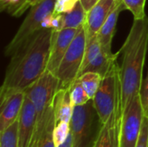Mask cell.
<instances>
[{
    "label": "cell",
    "mask_w": 148,
    "mask_h": 147,
    "mask_svg": "<svg viewBox=\"0 0 148 147\" xmlns=\"http://www.w3.org/2000/svg\"><path fill=\"white\" fill-rule=\"evenodd\" d=\"M80 29V28H79ZM79 29L66 28L60 31L53 30L51 48L47 70L56 75L59 65L72 43Z\"/></svg>",
    "instance_id": "9c48e42d"
},
{
    "label": "cell",
    "mask_w": 148,
    "mask_h": 147,
    "mask_svg": "<svg viewBox=\"0 0 148 147\" xmlns=\"http://www.w3.org/2000/svg\"><path fill=\"white\" fill-rule=\"evenodd\" d=\"M101 52V44L97 38V35L89 39H87L84 58H83L82 66L81 70L82 68H84L88 63H90Z\"/></svg>",
    "instance_id": "7402d4cb"
},
{
    "label": "cell",
    "mask_w": 148,
    "mask_h": 147,
    "mask_svg": "<svg viewBox=\"0 0 148 147\" xmlns=\"http://www.w3.org/2000/svg\"><path fill=\"white\" fill-rule=\"evenodd\" d=\"M50 29L55 31H60L64 29V14H56L53 12Z\"/></svg>",
    "instance_id": "f1b7e54d"
},
{
    "label": "cell",
    "mask_w": 148,
    "mask_h": 147,
    "mask_svg": "<svg viewBox=\"0 0 148 147\" xmlns=\"http://www.w3.org/2000/svg\"><path fill=\"white\" fill-rule=\"evenodd\" d=\"M54 108L47 113L42 122L36 126V133L39 135L38 147H56L54 140V129L56 126Z\"/></svg>",
    "instance_id": "e0dca14e"
},
{
    "label": "cell",
    "mask_w": 148,
    "mask_h": 147,
    "mask_svg": "<svg viewBox=\"0 0 148 147\" xmlns=\"http://www.w3.org/2000/svg\"><path fill=\"white\" fill-rule=\"evenodd\" d=\"M52 14H49L48 16H46L42 23V29H50V24H51V20H52Z\"/></svg>",
    "instance_id": "4dcf8cb0"
},
{
    "label": "cell",
    "mask_w": 148,
    "mask_h": 147,
    "mask_svg": "<svg viewBox=\"0 0 148 147\" xmlns=\"http://www.w3.org/2000/svg\"><path fill=\"white\" fill-rule=\"evenodd\" d=\"M24 4L25 0H0V10L18 17L26 11Z\"/></svg>",
    "instance_id": "603a6c76"
},
{
    "label": "cell",
    "mask_w": 148,
    "mask_h": 147,
    "mask_svg": "<svg viewBox=\"0 0 148 147\" xmlns=\"http://www.w3.org/2000/svg\"><path fill=\"white\" fill-rule=\"evenodd\" d=\"M78 78L81 83L82 84L85 91L87 92L88 97L90 98V100H93L97 90L100 88L102 77L97 73L87 72L82 75Z\"/></svg>",
    "instance_id": "d6986e66"
},
{
    "label": "cell",
    "mask_w": 148,
    "mask_h": 147,
    "mask_svg": "<svg viewBox=\"0 0 148 147\" xmlns=\"http://www.w3.org/2000/svg\"><path fill=\"white\" fill-rule=\"evenodd\" d=\"M69 94L74 107L84 105L90 101V98L85 91L79 78H77L69 88Z\"/></svg>",
    "instance_id": "44dd1931"
},
{
    "label": "cell",
    "mask_w": 148,
    "mask_h": 147,
    "mask_svg": "<svg viewBox=\"0 0 148 147\" xmlns=\"http://www.w3.org/2000/svg\"><path fill=\"white\" fill-rule=\"evenodd\" d=\"M52 34V29H40L10 56L0 88V101L16 92H25L45 73Z\"/></svg>",
    "instance_id": "6da1fadb"
},
{
    "label": "cell",
    "mask_w": 148,
    "mask_h": 147,
    "mask_svg": "<svg viewBox=\"0 0 148 147\" xmlns=\"http://www.w3.org/2000/svg\"><path fill=\"white\" fill-rule=\"evenodd\" d=\"M57 147H74V139H73V136H72L71 132L69 133L67 139L62 145H60Z\"/></svg>",
    "instance_id": "1f68e13d"
},
{
    "label": "cell",
    "mask_w": 148,
    "mask_h": 147,
    "mask_svg": "<svg viewBox=\"0 0 148 147\" xmlns=\"http://www.w3.org/2000/svg\"><path fill=\"white\" fill-rule=\"evenodd\" d=\"M18 120L0 132V147H18Z\"/></svg>",
    "instance_id": "ffe728a7"
},
{
    "label": "cell",
    "mask_w": 148,
    "mask_h": 147,
    "mask_svg": "<svg viewBox=\"0 0 148 147\" xmlns=\"http://www.w3.org/2000/svg\"><path fill=\"white\" fill-rule=\"evenodd\" d=\"M124 10H126V7L120 0L116 7L111 12V14L97 33V38L101 44V50L108 55H111L114 54L112 52V42L116 31V25L119 16L121 12Z\"/></svg>",
    "instance_id": "5bb4252c"
},
{
    "label": "cell",
    "mask_w": 148,
    "mask_h": 147,
    "mask_svg": "<svg viewBox=\"0 0 148 147\" xmlns=\"http://www.w3.org/2000/svg\"><path fill=\"white\" fill-rule=\"evenodd\" d=\"M87 17V11L83 8L81 1L77 3L75 8L64 14V29H79L84 25Z\"/></svg>",
    "instance_id": "ac0fdd59"
},
{
    "label": "cell",
    "mask_w": 148,
    "mask_h": 147,
    "mask_svg": "<svg viewBox=\"0 0 148 147\" xmlns=\"http://www.w3.org/2000/svg\"><path fill=\"white\" fill-rule=\"evenodd\" d=\"M125 5L126 10H128L134 16V19H142L146 15L145 7L147 0H121Z\"/></svg>",
    "instance_id": "cb8c5ba5"
},
{
    "label": "cell",
    "mask_w": 148,
    "mask_h": 147,
    "mask_svg": "<svg viewBox=\"0 0 148 147\" xmlns=\"http://www.w3.org/2000/svg\"><path fill=\"white\" fill-rule=\"evenodd\" d=\"M70 133V126L69 123L67 122H58L56 124L54 129V140L56 146H59L62 145L68 138Z\"/></svg>",
    "instance_id": "d4e9b609"
},
{
    "label": "cell",
    "mask_w": 148,
    "mask_h": 147,
    "mask_svg": "<svg viewBox=\"0 0 148 147\" xmlns=\"http://www.w3.org/2000/svg\"><path fill=\"white\" fill-rule=\"evenodd\" d=\"M74 105L71 101L69 89L57 90L54 99V111L56 122L69 123L74 112Z\"/></svg>",
    "instance_id": "9a60e30c"
},
{
    "label": "cell",
    "mask_w": 148,
    "mask_h": 147,
    "mask_svg": "<svg viewBox=\"0 0 148 147\" xmlns=\"http://www.w3.org/2000/svg\"><path fill=\"white\" fill-rule=\"evenodd\" d=\"M81 0H56L54 6V13L65 14L72 10L78 2Z\"/></svg>",
    "instance_id": "484cf974"
},
{
    "label": "cell",
    "mask_w": 148,
    "mask_h": 147,
    "mask_svg": "<svg viewBox=\"0 0 148 147\" xmlns=\"http://www.w3.org/2000/svg\"><path fill=\"white\" fill-rule=\"evenodd\" d=\"M56 0H42L29 8L17 31L4 49V55L11 56L30 36L42 29L43 18L54 12Z\"/></svg>",
    "instance_id": "5b68a950"
},
{
    "label": "cell",
    "mask_w": 148,
    "mask_h": 147,
    "mask_svg": "<svg viewBox=\"0 0 148 147\" xmlns=\"http://www.w3.org/2000/svg\"><path fill=\"white\" fill-rule=\"evenodd\" d=\"M140 96V100H141L145 115L148 117V73L146 79L143 81Z\"/></svg>",
    "instance_id": "4316f807"
},
{
    "label": "cell",
    "mask_w": 148,
    "mask_h": 147,
    "mask_svg": "<svg viewBox=\"0 0 148 147\" xmlns=\"http://www.w3.org/2000/svg\"><path fill=\"white\" fill-rule=\"evenodd\" d=\"M99 0H81V3L83 6V8L86 10V11L88 12Z\"/></svg>",
    "instance_id": "f546056e"
},
{
    "label": "cell",
    "mask_w": 148,
    "mask_h": 147,
    "mask_svg": "<svg viewBox=\"0 0 148 147\" xmlns=\"http://www.w3.org/2000/svg\"><path fill=\"white\" fill-rule=\"evenodd\" d=\"M119 1L120 0H99L87 12V17L84 23L87 39L97 35Z\"/></svg>",
    "instance_id": "8fae6325"
},
{
    "label": "cell",
    "mask_w": 148,
    "mask_h": 147,
    "mask_svg": "<svg viewBox=\"0 0 148 147\" xmlns=\"http://www.w3.org/2000/svg\"><path fill=\"white\" fill-rule=\"evenodd\" d=\"M122 119L121 105L108 120L102 124L93 147H120V128Z\"/></svg>",
    "instance_id": "7c38bea8"
},
{
    "label": "cell",
    "mask_w": 148,
    "mask_h": 147,
    "mask_svg": "<svg viewBox=\"0 0 148 147\" xmlns=\"http://www.w3.org/2000/svg\"><path fill=\"white\" fill-rule=\"evenodd\" d=\"M24 98L25 92H16L0 101V132L18 120Z\"/></svg>",
    "instance_id": "4fadbf2b"
},
{
    "label": "cell",
    "mask_w": 148,
    "mask_h": 147,
    "mask_svg": "<svg viewBox=\"0 0 148 147\" xmlns=\"http://www.w3.org/2000/svg\"><path fill=\"white\" fill-rule=\"evenodd\" d=\"M120 54H121V51L116 52L114 55H110L101 50V52L90 63H88L84 68H82L80 71L78 77H80L82 75L87 72L97 73L102 78L105 77L110 72L113 67L117 63L116 61Z\"/></svg>",
    "instance_id": "2e32d148"
},
{
    "label": "cell",
    "mask_w": 148,
    "mask_h": 147,
    "mask_svg": "<svg viewBox=\"0 0 148 147\" xmlns=\"http://www.w3.org/2000/svg\"><path fill=\"white\" fill-rule=\"evenodd\" d=\"M100 120L93 100L82 106L74 107L69 122L74 147H93L100 130L95 129V122Z\"/></svg>",
    "instance_id": "3957f363"
},
{
    "label": "cell",
    "mask_w": 148,
    "mask_h": 147,
    "mask_svg": "<svg viewBox=\"0 0 148 147\" xmlns=\"http://www.w3.org/2000/svg\"><path fill=\"white\" fill-rule=\"evenodd\" d=\"M41 1H42V0H25V4H24L25 10H27L29 8H31L32 6L36 5V3H40Z\"/></svg>",
    "instance_id": "d6a6232c"
},
{
    "label": "cell",
    "mask_w": 148,
    "mask_h": 147,
    "mask_svg": "<svg viewBox=\"0 0 148 147\" xmlns=\"http://www.w3.org/2000/svg\"><path fill=\"white\" fill-rule=\"evenodd\" d=\"M136 147H148V117L145 115L140 136Z\"/></svg>",
    "instance_id": "83f0119b"
},
{
    "label": "cell",
    "mask_w": 148,
    "mask_h": 147,
    "mask_svg": "<svg viewBox=\"0 0 148 147\" xmlns=\"http://www.w3.org/2000/svg\"><path fill=\"white\" fill-rule=\"evenodd\" d=\"M93 103L101 124L106 123L120 103L119 65L116 63L110 72L102 78Z\"/></svg>",
    "instance_id": "8992f818"
},
{
    "label": "cell",
    "mask_w": 148,
    "mask_h": 147,
    "mask_svg": "<svg viewBox=\"0 0 148 147\" xmlns=\"http://www.w3.org/2000/svg\"><path fill=\"white\" fill-rule=\"evenodd\" d=\"M38 138H39V135L36 133H35V135L31 140L29 147H38Z\"/></svg>",
    "instance_id": "836d02e7"
},
{
    "label": "cell",
    "mask_w": 148,
    "mask_h": 147,
    "mask_svg": "<svg viewBox=\"0 0 148 147\" xmlns=\"http://www.w3.org/2000/svg\"><path fill=\"white\" fill-rule=\"evenodd\" d=\"M145 117L140 94L134 97L122 113L120 128V147H136Z\"/></svg>",
    "instance_id": "ba28073f"
},
{
    "label": "cell",
    "mask_w": 148,
    "mask_h": 147,
    "mask_svg": "<svg viewBox=\"0 0 148 147\" xmlns=\"http://www.w3.org/2000/svg\"><path fill=\"white\" fill-rule=\"evenodd\" d=\"M148 49V16L134 19L128 36L120 49L122 53L119 66L120 103L121 113L140 94L143 83V70Z\"/></svg>",
    "instance_id": "7a4b0ae2"
},
{
    "label": "cell",
    "mask_w": 148,
    "mask_h": 147,
    "mask_svg": "<svg viewBox=\"0 0 148 147\" xmlns=\"http://www.w3.org/2000/svg\"><path fill=\"white\" fill-rule=\"evenodd\" d=\"M86 41V31L84 25H82L79 29L56 73V76L59 80L58 90L69 89L74 81L78 78L84 58Z\"/></svg>",
    "instance_id": "277c9868"
},
{
    "label": "cell",
    "mask_w": 148,
    "mask_h": 147,
    "mask_svg": "<svg viewBox=\"0 0 148 147\" xmlns=\"http://www.w3.org/2000/svg\"><path fill=\"white\" fill-rule=\"evenodd\" d=\"M37 124V113L35 105L26 95L18 118V147H29L35 135Z\"/></svg>",
    "instance_id": "30bf717a"
},
{
    "label": "cell",
    "mask_w": 148,
    "mask_h": 147,
    "mask_svg": "<svg viewBox=\"0 0 148 147\" xmlns=\"http://www.w3.org/2000/svg\"><path fill=\"white\" fill-rule=\"evenodd\" d=\"M58 78L46 70L45 73L25 90L26 95L35 105L37 113V124L54 108V99L58 90Z\"/></svg>",
    "instance_id": "52a82bcc"
}]
</instances>
